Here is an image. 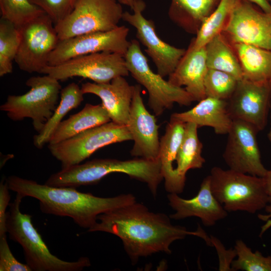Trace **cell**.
Masks as SVG:
<instances>
[{
	"label": "cell",
	"mask_w": 271,
	"mask_h": 271,
	"mask_svg": "<svg viewBox=\"0 0 271 271\" xmlns=\"http://www.w3.org/2000/svg\"><path fill=\"white\" fill-rule=\"evenodd\" d=\"M170 217L163 213L149 211L137 201L100 214L97 222L88 232L101 231L119 237L133 264L139 258L158 252L170 254V246L174 241L188 235L204 239L211 245L210 237L201 228L196 231L173 225Z\"/></svg>",
	"instance_id": "cell-1"
},
{
	"label": "cell",
	"mask_w": 271,
	"mask_h": 271,
	"mask_svg": "<svg viewBox=\"0 0 271 271\" xmlns=\"http://www.w3.org/2000/svg\"><path fill=\"white\" fill-rule=\"evenodd\" d=\"M7 180L10 190L23 198L37 199L43 213L71 218L77 225L88 230L96 224L100 214L136 202V197L130 193L100 197L75 188L40 184L15 175Z\"/></svg>",
	"instance_id": "cell-2"
},
{
	"label": "cell",
	"mask_w": 271,
	"mask_h": 271,
	"mask_svg": "<svg viewBox=\"0 0 271 271\" xmlns=\"http://www.w3.org/2000/svg\"><path fill=\"white\" fill-rule=\"evenodd\" d=\"M120 173L145 183L156 197L159 185L163 180L159 159L148 160L137 158L129 160L97 159L77 164L51 175L45 182L54 187L77 188L97 184L108 175Z\"/></svg>",
	"instance_id": "cell-3"
},
{
	"label": "cell",
	"mask_w": 271,
	"mask_h": 271,
	"mask_svg": "<svg viewBox=\"0 0 271 271\" xmlns=\"http://www.w3.org/2000/svg\"><path fill=\"white\" fill-rule=\"evenodd\" d=\"M23 198L17 193L15 200L10 204L6 226L10 238L22 247L26 263L32 271H80L90 266L91 262L87 257L68 261L50 252L34 226L32 216L21 212L20 206Z\"/></svg>",
	"instance_id": "cell-4"
},
{
	"label": "cell",
	"mask_w": 271,
	"mask_h": 271,
	"mask_svg": "<svg viewBox=\"0 0 271 271\" xmlns=\"http://www.w3.org/2000/svg\"><path fill=\"white\" fill-rule=\"evenodd\" d=\"M209 176L213 195L227 212L254 214L268 203L262 177L218 167L211 169Z\"/></svg>",
	"instance_id": "cell-5"
},
{
	"label": "cell",
	"mask_w": 271,
	"mask_h": 271,
	"mask_svg": "<svg viewBox=\"0 0 271 271\" xmlns=\"http://www.w3.org/2000/svg\"><path fill=\"white\" fill-rule=\"evenodd\" d=\"M26 84L30 87L29 91L22 95H9L0 109L14 121L31 118L34 128L39 132L57 106L61 86L59 80L47 74L31 77Z\"/></svg>",
	"instance_id": "cell-6"
},
{
	"label": "cell",
	"mask_w": 271,
	"mask_h": 271,
	"mask_svg": "<svg viewBox=\"0 0 271 271\" xmlns=\"http://www.w3.org/2000/svg\"><path fill=\"white\" fill-rule=\"evenodd\" d=\"M124 57L129 72L147 90L149 106L156 116L171 109L175 103L189 106L194 101L185 88L174 85L153 71L138 40L130 41Z\"/></svg>",
	"instance_id": "cell-7"
},
{
	"label": "cell",
	"mask_w": 271,
	"mask_h": 271,
	"mask_svg": "<svg viewBox=\"0 0 271 271\" xmlns=\"http://www.w3.org/2000/svg\"><path fill=\"white\" fill-rule=\"evenodd\" d=\"M123 12L117 0H77L72 11L55 27L60 41L111 31L119 26Z\"/></svg>",
	"instance_id": "cell-8"
},
{
	"label": "cell",
	"mask_w": 271,
	"mask_h": 271,
	"mask_svg": "<svg viewBox=\"0 0 271 271\" xmlns=\"http://www.w3.org/2000/svg\"><path fill=\"white\" fill-rule=\"evenodd\" d=\"M129 140L132 138L127 125L110 121L48 147L64 168L81 163L105 146Z\"/></svg>",
	"instance_id": "cell-9"
},
{
	"label": "cell",
	"mask_w": 271,
	"mask_h": 271,
	"mask_svg": "<svg viewBox=\"0 0 271 271\" xmlns=\"http://www.w3.org/2000/svg\"><path fill=\"white\" fill-rule=\"evenodd\" d=\"M58 80L81 77L96 83H107L118 76H128L124 56L102 52L73 58L56 66L47 65L41 71Z\"/></svg>",
	"instance_id": "cell-10"
},
{
	"label": "cell",
	"mask_w": 271,
	"mask_h": 271,
	"mask_svg": "<svg viewBox=\"0 0 271 271\" xmlns=\"http://www.w3.org/2000/svg\"><path fill=\"white\" fill-rule=\"evenodd\" d=\"M19 29L20 43L14 61L23 71L41 73L60 41L55 24L45 13Z\"/></svg>",
	"instance_id": "cell-11"
},
{
	"label": "cell",
	"mask_w": 271,
	"mask_h": 271,
	"mask_svg": "<svg viewBox=\"0 0 271 271\" xmlns=\"http://www.w3.org/2000/svg\"><path fill=\"white\" fill-rule=\"evenodd\" d=\"M129 29L118 26L108 31L97 32L59 41L50 54L48 65L56 66L73 58L91 53L108 52L125 56L130 42Z\"/></svg>",
	"instance_id": "cell-12"
},
{
	"label": "cell",
	"mask_w": 271,
	"mask_h": 271,
	"mask_svg": "<svg viewBox=\"0 0 271 271\" xmlns=\"http://www.w3.org/2000/svg\"><path fill=\"white\" fill-rule=\"evenodd\" d=\"M222 33L231 44L271 50V14L258 10L246 0H238Z\"/></svg>",
	"instance_id": "cell-13"
},
{
	"label": "cell",
	"mask_w": 271,
	"mask_h": 271,
	"mask_svg": "<svg viewBox=\"0 0 271 271\" xmlns=\"http://www.w3.org/2000/svg\"><path fill=\"white\" fill-rule=\"evenodd\" d=\"M145 7V2L139 0L133 13L124 12L122 20L136 29V37L146 47L145 51L156 65L157 73L163 77L169 76L186 50L170 45L158 36L153 21L146 19L142 14Z\"/></svg>",
	"instance_id": "cell-14"
},
{
	"label": "cell",
	"mask_w": 271,
	"mask_h": 271,
	"mask_svg": "<svg viewBox=\"0 0 271 271\" xmlns=\"http://www.w3.org/2000/svg\"><path fill=\"white\" fill-rule=\"evenodd\" d=\"M253 125L240 120H233L223 158L229 169L263 177L267 170L261 159L257 133Z\"/></svg>",
	"instance_id": "cell-15"
},
{
	"label": "cell",
	"mask_w": 271,
	"mask_h": 271,
	"mask_svg": "<svg viewBox=\"0 0 271 271\" xmlns=\"http://www.w3.org/2000/svg\"><path fill=\"white\" fill-rule=\"evenodd\" d=\"M271 102V82L238 80L227 100L233 120H240L255 126L259 131L265 128Z\"/></svg>",
	"instance_id": "cell-16"
},
{
	"label": "cell",
	"mask_w": 271,
	"mask_h": 271,
	"mask_svg": "<svg viewBox=\"0 0 271 271\" xmlns=\"http://www.w3.org/2000/svg\"><path fill=\"white\" fill-rule=\"evenodd\" d=\"M141 86L136 85L127 127L134 144L130 155L148 160L159 159L160 140L156 118L146 109L141 96Z\"/></svg>",
	"instance_id": "cell-17"
},
{
	"label": "cell",
	"mask_w": 271,
	"mask_h": 271,
	"mask_svg": "<svg viewBox=\"0 0 271 271\" xmlns=\"http://www.w3.org/2000/svg\"><path fill=\"white\" fill-rule=\"evenodd\" d=\"M167 198L169 205L175 211L170 216L171 219L179 220L196 217L205 226H212L227 216L228 212L211 191L209 175L203 179L198 194L193 198L186 199L178 194L169 193Z\"/></svg>",
	"instance_id": "cell-18"
},
{
	"label": "cell",
	"mask_w": 271,
	"mask_h": 271,
	"mask_svg": "<svg viewBox=\"0 0 271 271\" xmlns=\"http://www.w3.org/2000/svg\"><path fill=\"white\" fill-rule=\"evenodd\" d=\"M134 87L130 85L123 76H118L107 83H83L81 88L84 94H93L100 98L111 121L126 125Z\"/></svg>",
	"instance_id": "cell-19"
},
{
	"label": "cell",
	"mask_w": 271,
	"mask_h": 271,
	"mask_svg": "<svg viewBox=\"0 0 271 271\" xmlns=\"http://www.w3.org/2000/svg\"><path fill=\"white\" fill-rule=\"evenodd\" d=\"M205 46L194 49L190 45L168 81L178 87L184 86L194 101L206 97L204 80L208 70Z\"/></svg>",
	"instance_id": "cell-20"
},
{
	"label": "cell",
	"mask_w": 271,
	"mask_h": 271,
	"mask_svg": "<svg viewBox=\"0 0 271 271\" xmlns=\"http://www.w3.org/2000/svg\"><path fill=\"white\" fill-rule=\"evenodd\" d=\"M184 131L185 123L170 119L160 139L159 159L165 189L169 193L179 194L184 189L186 180L179 176L174 165Z\"/></svg>",
	"instance_id": "cell-21"
},
{
	"label": "cell",
	"mask_w": 271,
	"mask_h": 271,
	"mask_svg": "<svg viewBox=\"0 0 271 271\" xmlns=\"http://www.w3.org/2000/svg\"><path fill=\"white\" fill-rule=\"evenodd\" d=\"M170 119L194 123L198 128L209 126L218 134H227L233 122L227 100L211 97H205L189 110L173 113Z\"/></svg>",
	"instance_id": "cell-22"
},
{
	"label": "cell",
	"mask_w": 271,
	"mask_h": 271,
	"mask_svg": "<svg viewBox=\"0 0 271 271\" xmlns=\"http://www.w3.org/2000/svg\"><path fill=\"white\" fill-rule=\"evenodd\" d=\"M110 121L107 111L102 104L87 103L80 111L62 120L52 135L48 144L60 143Z\"/></svg>",
	"instance_id": "cell-23"
},
{
	"label": "cell",
	"mask_w": 271,
	"mask_h": 271,
	"mask_svg": "<svg viewBox=\"0 0 271 271\" xmlns=\"http://www.w3.org/2000/svg\"><path fill=\"white\" fill-rule=\"evenodd\" d=\"M220 0H171L168 16L186 32L196 34Z\"/></svg>",
	"instance_id": "cell-24"
},
{
	"label": "cell",
	"mask_w": 271,
	"mask_h": 271,
	"mask_svg": "<svg viewBox=\"0 0 271 271\" xmlns=\"http://www.w3.org/2000/svg\"><path fill=\"white\" fill-rule=\"evenodd\" d=\"M240 62L243 78L271 82V50L244 43L232 44Z\"/></svg>",
	"instance_id": "cell-25"
},
{
	"label": "cell",
	"mask_w": 271,
	"mask_h": 271,
	"mask_svg": "<svg viewBox=\"0 0 271 271\" xmlns=\"http://www.w3.org/2000/svg\"><path fill=\"white\" fill-rule=\"evenodd\" d=\"M208 69L226 72L237 80L243 79L239 61L232 45L226 36L220 33L205 45Z\"/></svg>",
	"instance_id": "cell-26"
},
{
	"label": "cell",
	"mask_w": 271,
	"mask_h": 271,
	"mask_svg": "<svg viewBox=\"0 0 271 271\" xmlns=\"http://www.w3.org/2000/svg\"><path fill=\"white\" fill-rule=\"evenodd\" d=\"M84 94L79 85L72 82L61 90L60 102L53 115L45 123L41 130L34 136V146L42 149L50 139L64 117L73 109L79 106L84 100Z\"/></svg>",
	"instance_id": "cell-27"
},
{
	"label": "cell",
	"mask_w": 271,
	"mask_h": 271,
	"mask_svg": "<svg viewBox=\"0 0 271 271\" xmlns=\"http://www.w3.org/2000/svg\"><path fill=\"white\" fill-rule=\"evenodd\" d=\"M198 128L194 123H185L184 137L176 161L177 172L185 180L189 170L201 169L205 162L202 156L203 144L198 138Z\"/></svg>",
	"instance_id": "cell-28"
},
{
	"label": "cell",
	"mask_w": 271,
	"mask_h": 271,
	"mask_svg": "<svg viewBox=\"0 0 271 271\" xmlns=\"http://www.w3.org/2000/svg\"><path fill=\"white\" fill-rule=\"evenodd\" d=\"M238 0H220L212 13L202 23L196 37L190 45L194 49L205 47L217 35L221 33Z\"/></svg>",
	"instance_id": "cell-29"
},
{
	"label": "cell",
	"mask_w": 271,
	"mask_h": 271,
	"mask_svg": "<svg viewBox=\"0 0 271 271\" xmlns=\"http://www.w3.org/2000/svg\"><path fill=\"white\" fill-rule=\"evenodd\" d=\"M20 43L19 29L12 23L0 19V76L13 71L15 60Z\"/></svg>",
	"instance_id": "cell-30"
},
{
	"label": "cell",
	"mask_w": 271,
	"mask_h": 271,
	"mask_svg": "<svg viewBox=\"0 0 271 271\" xmlns=\"http://www.w3.org/2000/svg\"><path fill=\"white\" fill-rule=\"evenodd\" d=\"M0 10L1 18L18 28L45 14L30 0H0Z\"/></svg>",
	"instance_id": "cell-31"
},
{
	"label": "cell",
	"mask_w": 271,
	"mask_h": 271,
	"mask_svg": "<svg viewBox=\"0 0 271 271\" xmlns=\"http://www.w3.org/2000/svg\"><path fill=\"white\" fill-rule=\"evenodd\" d=\"M237 259L231 263L232 270L271 271V256H264L258 251H252L241 239L236 240Z\"/></svg>",
	"instance_id": "cell-32"
},
{
	"label": "cell",
	"mask_w": 271,
	"mask_h": 271,
	"mask_svg": "<svg viewBox=\"0 0 271 271\" xmlns=\"http://www.w3.org/2000/svg\"><path fill=\"white\" fill-rule=\"evenodd\" d=\"M238 81L226 72L208 69L204 80L206 97L228 100L233 93Z\"/></svg>",
	"instance_id": "cell-33"
},
{
	"label": "cell",
	"mask_w": 271,
	"mask_h": 271,
	"mask_svg": "<svg viewBox=\"0 0 271 271\" xmlns=\"http://www.w3.org/2000/svg\"><path fill=\"white\" fill-rule=\"evenodd\" d=\"M77 0H30L51 19L54 24L64 20L73 10Z\"/></svg>",
	"instance_id": "cell-34"
},
{
	"label": "cell",
	"mask_w": 271,
	"mask_h": 271,
	"mask_svg": "<svg viewBox=\"0 0 271 271\" xmlns=\"http://www.w3.org/2000/svg\"><path fill=\"white\" fill-rule=\"evenodd\" d=\"M0 271H32L27 263H21L15 257L6 234L0 236Z\"/></svg>",
	"instance_id": "cell-35"
},
{
	"label": "cell",
	"mask_w": 271,
	"mask_h": 271,
	"mask_svg": "<svg viewBox=\"0 0 271 271\" xmlns=\"http://www.w3.org/2000/svg\"><path fill=\"white\" fill-rule=\"evenodd\" d=\"M210 237L211 245L215 247L218 253L219 270H232L231 263L236 256L235 249L227 250L218 238L212 235Z\"/></svg>",
	"instance_id": "cell-36"
},
{
	"label": "cell",
	"mask_w": 271,
	"mask_h": 271,
	"mask_svg": "<svg viewBox=\"0 0 271 271\" xmlns=\"http://www.w3.org/2000/svg\"><path fill=\"white\" fill-rule=\"evenodd\" d=\"M7 178L3 177L0 183V236L6 234L7 209L10 205V194Z\"/></svg>",
	"instance_id": "cell-37"
},
{
	"label": "cell",
	"mask_w": 271,
	"mask_h": 271,
	"mask_svg": "<svg viewBox=\"0 0 271 271\" xmlns=\"http://www.w3.org/2000/svg\"><path fill=\"white\" fill-rule=\"evenodd\" d=\"M257 6L263 12L271 14V3L269 0H246Z\"/></svg>",
	"instance_id": "cell-38"
},
{
	"label": "cell",
	"mask_w": 271,
	"mask_h": 271,
	"mask_svg": "<svg viewBox=\"0 0 271 271\" xmlns=\"http://www.w3.org/2000/svg\"><path fill=\"white\" fill-rule=\"evenodd\" d=\"M262 178L266 192L268 196H271V170H267Z\"/></svg>",
	"instance_id": "cell-39"
},
{
	"label": "cell",
	"mask_w": 271,
	"mask_h": 271,
	"mask_svg": "<svg viewBox=\"0 0 271 271\" xmlns=\"http://www.w3.org/2000/svg\"><path fill=\"white\" fill-rule=\"evenodd\" d=\"M118 2L124 5L128 6L132 11L139 0H117Z\"/></svg>",
	"instance_id": "cell-40"
},
{
	"label": "cell",
	"mask_w": 271,
	"mask_h": 271,
	"mask_svg": "<svg viewBox=\"0 0 271 271\" xmlns=\"http://www.w3.org/2000/svg\"><path fill=\"white\" fill-rule=\"evenodd\" d=\"M265 209H266V211L269 213V215H265V216L261 215L260 218L261 219H263L265 218L267 219L269 217H271V205L266 206L265 207ZM269 221L268 222V224L271 225V220H269Z\"/></svg>",
	"instance_id": "cell-41"
},
{
	"label": "cell",
	"mask_w": 271,
	"mask_h": 271,
	"mask_svg": "<svg viewBox=\"0 0 271 271\" xmlns=\"http://www.w3.org/2000/svg\"><path fill=\"white\" fill-rule=\"evenodd\" d=\"M267 136L269 141L271 143V128H270L268 132L267 133Z\"/></svg>",
	"instance_id": "cell-42"
},
{
	"label": "cell",
	"mask_w": 271,
	"mask_h": 271,
	"mask_svg": "<svg viewBox=\"0 0 271 271\" xmlns=\"http://www.w3.org/2000/svg\"><path fill=\"white\" fill-rule=\"evenodd\" d=\"M269 113H270V125H271V102H270V104Z\"/></svg>",
	"instance_id": "cell-43"
},
{
	"label": "cell",
	"mask_w": 271,
	"mask_h": 271,
	"mask_svg": "<svg viewBox=\"0 0 271 271\" xmlns=\"http://www.w3.org/2000/svg\"><path fill=\"white\" fill-rule=\"evenodd\" d=\"M268 203H269L271 204V196H269Z\"/></svg>",
	"instance_id": "cell-44"
},
{
	"label": "cell",
	"mask_w": 271,
	"mask_h": 271,
	"mask_svg": "<svg viewBox=\"0 0 271 271\" xmlns=\"http://www.w3.org/2000/svg\"><path fill=\"white\" fill-rule=\"evenodd\" d=\"M269 1L270 2H271V0H269Z\"/></svg>",
	"instance_id": "cell-45"
},
{
	"label": "cell",
	"mask_w": 271,
	"mask_h": 271,
	"mask_svg": "<svg viewBox=\"0 0 271 271\" xmlns=\"http://www.w3.org/2000/svg\"><path fill=\"white\" fill-rule=\"evenodd\" d=\"M270 3H271V2H270Z\"/></svg>",
	"instance_id": "cell-46"
}]
</instances>
